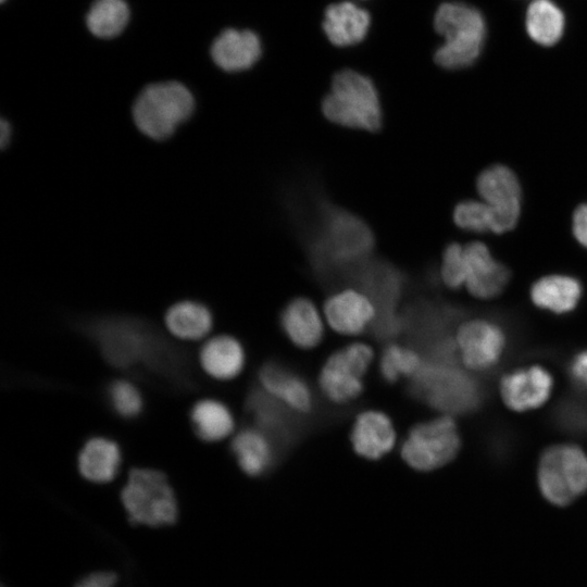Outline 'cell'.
I'll use <instances>...</instances> for the list:
<instances>
[{
	"mask_svg": "<svg viewBox=\"0 0 587 587\" xmlns=\"http://www.w3.org/2000/svg\"><path fill=\"white\" fill-rule=\"evenodd\" d=\"M552 388V375L540 365L513 370L500 380V395L504 404L517 412L541 407L550 397Z\"/></svg>",
	"mask_w": 587,
	"mask_h": 587,
	"instance_id": "9a60e30c",
	"label": "cell"
},
{
	"mask_svg": "<svg viewBox=\"0 0 587 587\" xmlns=\"http://www.w3.org/2000/svg\"><path fill=\"white\" fill-rule=\"evenodd\" d=\"M461 436L454 417L439 414L414 424L399 444L401 460L415 472L439 470L455 459Z\"/></svg>",
	"mask_w": 587,
	"mask_h": 587,
	"instance_id": "52a82bcc",
	"label": "cell"
},
{
	"mask_svg": "<svg viewBox=\"0 0 587 587\" xmlns=\"http://www.w3.org/2000/svg\"><path fill=\"white\" fill-rule=\"evenodd\" d=\"M453 352H433L411 379L414 394L440 414L476 410L482 401L478 383L455 364Z\"/></svg>",
	"mask_w": 587,
	"mask_h": 587,
	"instance_id": "6da1fadb",
	"label": "cell"
},
{
	"mask_svg": "<svg viewBox=\"0 0 587 587\" xmlns=\"http://www.w3.org/2000/svg\"><path fill=\"white\" fill-rule=\"evenodd\" d=\"M376 361L374 348L362 340L333 351L317 373L316 385L323 398L336 407L357 401L365 390V377Z\"/></svg>",
	"mask_w": 587,
	"mask_h": 587,
	"instance_id": "8992f818",
	"label": "cell"
},
{
	"mask_svg": "<svg viewBox=\"0 0 587 587\" xmlns=\"http://www.w3.org/2000/svg\"><path fill=\"white\" fill-rule=\"evenodd\" d=\"M572 232L576 241L587 249V202L579 204L573 212Z\"/></svg>",
	"mask_w": 587,
	"mask_h": 587,
	"instance_id": "d6a6232c",
	"label": "cell"
},
{
	"mask_svg": "<svg viewBox=\"0 0 587 587\" xmlns=\"http://www.w3.org/2000/svg\"><path fill=\"white\" fill-rule=\"evenodd\" d=\"M191 423L196 434L207 442H217L233 435L234 414L222 401L202 399L191 409Z\"/></svg>",
	"mask_w": 587,
	"mask_h": 587,
	"instance_id": "d4e9b609",
	"label": "cell"
},
{
	"mask_svg": "<svg viewBox=\"0 0 587 587\" xmlns=\"http://www.w3.org/2000/svg\"><path fill=\"white\" fill-rule=\"evenodd\" d=\"M192 92L177 80L145 86L134 100L133 121L140 133L153 140H165L195 112Z\"/></svg>",
	"mask_w": 587,
	"mask_h": 587,
	"instance_id": "3957f363",
	"label": "cell"
},
{
	"mask_svg": "<svg viewBox=\"0 0 587 587\" xmlns=\"http://www.w3.org/2000/svg\"><path fill=\"white\" fill-rule=\"evenodd\" d=\"M326 325L337 335L355 338L377 320V308L364 291L342 289L333 294L323 305Z\"/></svg>",
	"mask_w": 587,
	"mask_h": 587,
	"instance_id": "7c38bea8",
	"label": "cell"
},
{
	"mask_svg": "<svg viewBox=\"0 0 587 587\" xmlns=\"http://www.w3.org/2000/svg\"><path fill=\"white\" fill-rule=\"evenodd\" d=\"M529 295L537 308L555 314H565L577 307L583 295V286L573 276L552 274L537 279L532 285Z\"/></svg>",
	"mask_w": 587,
	"mask_h": 587,
	"instance_id": "44dd1931",
	"label": "cell"
},
{
	"mask_svg": "<svg viewBox=\"0 0 587 587\" xmlns=\"http://www.w3.org/2000/svg\"><path fill=\"white\" fill-rule=\"evenodd\" d=\"M538 486L544 498L564 507L587 491V454L578 446L559 444L540 455L537 469Z\"/></svg>",
	"mask_w": 587,
	"mask_h": 587,
	"instance_id": "9c48e42d",
	"label": "cell"
},
{
	"mask_svg": "<svg viewBox=\"0 0 587 587\" xmlns=\"http://www.w3.org/2000/svg\"><path fill=\"white\" fill-rule=\"evenodd\" d=\"M246 351L234 336L222 334L209 338L201 347L199 361L212 378L228 382L237 378L246 366Z\"/></svg>",
	"mask_w": 587,
	"mask_h": 587,
	"instance_id": "d6986e66",
	"label": "cell"
},
{
	"mask_svg": "<svg viewBox=\"0 0 587 587\" xmlns=\"http://www.w3.org/2000/svg\"><path fill=\"white\" fill-rule=\"evenodd\" d=\"M565 17L551 0H534L525 15V28L529 38L545 47L555 45L563 36Z\"/></svg>",
	"mask_w": 587,
	"mask_h": 587,
	"instance_id": "484cf974",
	"label": "cell"
},
{
	"mask_svg": "<svg viewBox=\"0 0 587 587\" xmlns=\"http://www.w3.org/2000/svg\"><path fill=\"white\" fill-rule=\"evenodd\" d=\"M466 278L464 287L478 299L499 296L510 279L508 267L497 261L489 248L480 241L464 246Z\"/></svg>",
	"mask_w": 587,
	"mask_h": 587,
	"instance_id": "2e32d148",
	"label": "cell"
},
{
	"mask_svg": "<svg viewBox=\"0 0 587 587\" xmlns=\"http://www.w3.org/2000/svg\"><path fill=\"white\" fill-rule=\"evenodd\" d=\"M166 329L182 340H201L212 329L213 316L202 303L184 300L171 305L164 316Z\"/></svg>",
	"mask_w": 587,
	"mask_h": 587,
	"instance_id": "cb8c5ba5",
	"label": "cell"
},
{
	"mask_svg": "<svg viewBox=\"0 0 587 587\" xmlns=\"http://www.w3.org/2000/svg\"><path fill=\"white\" fill-rule=\"evenodd\" d=\"M230 447L239 469L250 477L263 475L274 461L272 437L258 426L237 432Z\"/></svg>",
	"mask_w": 587,
	"mask_h": 587,
	"instance_id": "ffe728a7",
	"label": "cell"
},
{
	"mask_svg": "<svg viewBox=\"0 0 587 587\" xmlns=\"http://www.w3.org/2000/svg\"><path fill=\"white\" fill-rule=\"evenodd\" d=\"M424 357L407 345L392 342L386 346L377 360L378 372L382 378L389 384L401 379H412L421 366Z\"/></svg>",
	"mask_w": 587,
	"mask_h": 587,
	"instance_id": "83f0119b",
	"label": "cell"
},
{
	"mask_svg": "<svg viewBox=\"0 0 587 587\" xmlns=\"http://www.w3.org/2000/svg\"><path fill=\"white\" fill-rule=\"evenodd\" d=\"M260 389L289 412L308 415L314 409V394L299 374L276 362L263 364L258 373Z\"/></svg>",
	"mask_w": 587,
	"mask_h": 587,
	"instance_id": "5bb4252c",
	"label": "cell"
},
{
	"mask_svg": "<svg viewBox=\"0 0 587 587\" xmlns=\"http://www.w3.org/2000/svg\"><path fill=\"white\" fill-rule=\"evenodd\" d=\"M121 463L118 446L104 437H92L86 441L78 453V470L89 482L103 484L117 474Z\"/></svg>",
	"mask_w": 587,
	"mask_h": 587,
	"instance_id": "603a6c76",
	"label": "cell"
},
{
	"mask_svg": "<svg viewBox=\"0 0 587 587\" xmlns=\"http://www.w3.org/2000/svg\"><path fill=\"white\" fill-rule=\"evenodd\" d=\"M453 221L458 227L474 233L495 230V217L489 205L479 200H464L453 210Z\"/></svg>",
	"mask_w": 587,
	"mask_h": 587,
	"instance_id": "f1b7e54d",
	"label": "cell"
},
{
	"mask_svg": "<svg viewBox=\"0 0 587 587\" xmlns=\"http://www.w3.org/2000/svg\"><path fill=\"white\" fill-rule=\"evenodd\" d=\"M567 373L576 387L587 391V349L573 355L569 362Z\"/></svg>",
	"mask_w": 587,
	"mask_h": 587,
	"instance_id": "1f68e13d",
	"label": "cell"
},
{
	"mask_svg": "<svg viewBox=\"0 0 587 587\" xmlns=\"http://www.w3.org/2000/svg\"><path fill=\"white\" fill-rule=\"evenodd\" d=\"M11 135L12 128L10 123L2 118L0 121V143L3 149L10 143Z\"/></svg>",
	"mask_w": 587,
	"mask_h": 587,
	"instance_id": "e575fe53",
	"label": "cell"
},
{
	"mask_svg": "<svg viewBox=\"0 0 587 587\" xmlns=\"http://www.w3.org/2000/svg\"><path fill=\"white\" fill-rule=\"evenodd\" d=\"M279 326L295 348L311 351L323 342L327 325L323 312L313 301L297 297L283 308Z\"/></svg>",
	"mask_w": 587,
	"mask_h": 587,
	"instance_id": "e0dca14e",
	"label": "cell"
},
{
	"mask_svg": "<svg viewBox=\"0 0 587 587\" xmlns=\"http://www.w3.org/2000/svg\"><path fill=\"white\" fill-rule=\"evenodd\" d=\"M130 20V9L125 0H93L85 16L87 29L99 39L120 36Z\"/></svg>",
	"mask_w": 587,
	"mask_h": 587,
	"instance_id": "4316f807",
	"label": "cell"
},
{
	"mask_svg": "<svg viewBox=\"0 0 587 587\" xmlns=\"http://www.w3.org/2000/svg\"><path fill=\"white\" fill-rule=\"evenodd\" d=\"M117 575L109 571L93 572L82 577L74 587H115Z\"/></svg>",
	"mask_w": 587,
	"mask_h": 587,
	"instance_id": "836d02e7",
	"label": "cell"
},
{
	"mask_svg": "<svg viewBox=\"0 0 587 587\" xmlns=\"http://www.w3.org/2000/svg\"><path fill=\"white\" fill-rule=\"evenodd\" d=\"M476 189L494 213V233L503 234L513 229L522 210V188L515 173L502 164L491 165L479 173Z\"/></svg>",
	"mask_w": 587,
	"mask_h": 587,
	"instance_id": "30bf717a",
	"label": "cell"
},
{
	"mask_svg": "<svg viewBox=\"0 0 587 587\" xmlns=\"http://www.w3.org/2000/svg\"><path fill=\"white\" fill-rule=\"evenodd\" d=\"M110 396L114 409L125 417L137 415L142 408L139 390L130 382L118 379L111 384Z\"/></svg>",
	"mask_w": 587,
	"mask_h": 587,
	"instance_id": "4dcf8cb0",
	"label": "cell"
},
{
	"mask_svg": "<svg viewBox=\"0 0 587 587\" xmlns=\"http://www.w3.org/2000/svg\"><path fill=\"white\" fill-rule=\"evenodd\" d=\"M349 441L353 452L367 461L384 459L399 445L392 419L378 409H366L354 416Z\"/></svg>",
	"mask_w": 587,
	"mask_h": 587,
	"instance_id": "4fadbf2b",
	"label": "cell"
},
{
	"mask_svg": "<svg viewBox=\"0 0 587 587\" xmlns=\"http://www.w3.org/2000/svg\"><path fill=\"white\" fill-rule=\"evenodd\" d=\"M440 276L444 284L451 289H459L465 285L466 265L464 246L458 242H451L445 248Z\"/></svg>",
	"mask_w": 587,
	"mask_h": 587,
	"instance_id": "f546056e",
	"label": "cell"
},
{
	"mask_svg": "<svg viewBox=\"0 0 587 587\" xmlns=\"http://www.w3.org/2000/svg\"><path fill=\"white\" fill-rule=\"evenodd\" d=\"M369 26V13L351 2L330 4L325 11L323 28L335 46L345 47L360 42Z\"/></svg>",
	"mask_w": 587,
	"mask_h": 587,
	"instance_id": "7402d4cb",
	"label": "cell"
},
{
	"mask_svg": "<svg viewBox=\"0 0 587 587\" xmlns=\"http://www.w3.org/2000/svg\"><path fill=\"white\" fill-rule=\"evenodd\" d=\"M121 499L133 523L158 527L171 525L177 519L174 490L166 476L158 470H130Z\"/></svg>",
	"mask_w": 587,
	"mask_h": 587,
	"instance_id": "ba28073f",
	"label": "cell"
},
{
	"mask_svg": "<svg viewBox=\"0 0 587 587\" xmlns=\"http://www.w3.org/2000/svg\"><path fill=\"white\" fill-rule=\"evenodd\" d=\"M457 357L463 367L486 371L501 359L507 344L503 329L488 320H472L461 324L453 339Z\"/></svg>",
	"mask_w": 587,
	"mask_h": 587,
	"instance_id": "8fae6325",
	"label": "cell"
},
{
	"mask_svg": "<svg viewBox=\"0 0 587 587\" xmlns=\"http://www.w3.org/2000/svg\"><path fill=\"white\" fill-rule=\"evenodd\" d=\"M262 52L260 38L249 29L226 28L212 41L210 55L214 64L229 73L250 68Z\"/></svg>",
	"mask_w": 587,
	"mask_h": 587,
	"instance_id": "ac0fdd59",
	"label": "cell"
},
{
	"mask_svg": "<svg viewBox=\"0 0 587 587\" xmlns=\"http://www.w3.org/2000/svg\"><path fill=\"white\" fill-rule=\"evenodd\" d=\"M321 217V237L312 247L319 271H346L367 259L374 248V235L362 218L332 204L322 207Z\"/></svg>",
	"mask_w": 587,
	"mask_h": 587,
	"instance_id": "7a4b0ae2",
	"label": "cell"
},
{
	"mask_svg": "<svg viewBox=\"0 0 587 587\" xmlns=\"http://www.w3.org/2000/svg\"><path fill=\"white\" fill-rule=\"evenodd\" d=\"M322 111L328 121L345 127L373 133L382 127V109L374 84L352 70L334 76Z\"/></svg>",
	"mask_w": 587,
	"mask_h": 587,
	"instance_id": "5b68a950",
	"label": "cell"
},
{
	"mask_svg": "<svg viewBox=\"0 0 587 587\" xmlns=\"http://www.w3.org/2000/svg\"><path fill=\"white\" fill-rule=\"evenodd\" d=\"M434 26L445 39L434 57L439 66L460 70L478 59L487 29L477 9L461 2H445L435 14Z\"/></svg>",
	"mask_w": 587,
	"mask_h": 587,
	"instance_id": "277c9868",
	"label": "cell"
},
{
	"mask_svg": "<svg viewBox=\"0 0 587 587\" xmlns=\"http://www.w3.org/2000/svg\"><path fill=\"white\" fill-rule=\"evenodd\" d=\"M0 1H1V3H3V2H5L7 0H0Z\"/></svg>",
	"mask_w": 587,
	"mask_h": 587,
	"instance_id": "d590c367",
	"label": "cell"
}]
</instances>
